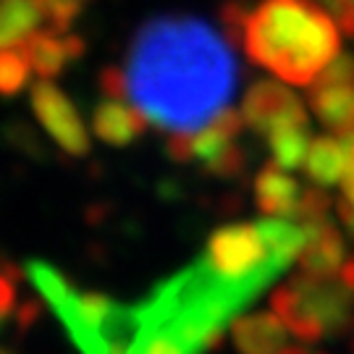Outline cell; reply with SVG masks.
I'll list each match as a JSON object with an SVG mask.
<instances>
[{
  "label": "cell",
  "mask_w": 354,
  "mask_h": 354,
  "mask_svg": "<svg viewBox=\"0 0 354 354\" xmlns=\"http://www.w3.org/2000/svg\"><path fill=\"white\" fill-rule=\"evenodd\" d=\"M231 42L194 16H155L131 39L127 100L168 134H189L210 124L239 82Z\"/></svg>",
  "instance_id": "cell-1"
},
{
  "label": "cell",
  "mask_w": 354,
  "mask_h": 354,
  "mask_svg": "<svg viewBox=\"0 0 354 354\" xmlns=\"http://www.w3.org/2000/svg\"><path fill=\"white\" fill-rule=\"evenodd\" d=\"M241 37L254 66L294 87H310L342 53V29L315 0H263Z\"/></svg>",
  "instance_id": "cell-2"
},
{
  "label": "cell",
  "mask_w": 354,
  "mask_h": 354,
  "mask_svg": "<svg viewBox=\"0 0 354 354\" xmlns=\"http://www.w3.org/2000/svg\"><path fill=\"white\" fill-rule=\"evenodd\" d=\"M26 276L84 354H124L137 333L134 304H118L97 291H79L55 266L29 260Z\"/></svg>",
  "instance_id": "cell-3"
},
{
  "label": "cell",
  "mask_w": 354,
  "mask_h": 354,
  "mask_svg": "<svg viewBox=\"0 0 354 354\" xmlns=\"http://www.w3.org/2000/svg\"><path fill=\"white\" fill-rule=\"evenodd\" d=\"M270 307L299 344H320L326 336L354 328V291L339 276L317 279L299 273L273 289Z\"/></svg>",
  "instance_id": "cell-4"
},
{
  "label": "cell",
  "mask_w": 354,
  "mask_h": 354,
  "mask_svg": "<svg viewBox=\"0 0 354 354\" xmlns=\"http://www.w3.org/2000/svg\"><path fill=\"white\" fill-rule=\"evenodd\" d=\"M32 111L42 129L48 131L58 147L74 158H84L89 152V131L76 111V105L58 89L50 79H42L32 87Z\"/></svg>",
  "instance_id": "cell-5"
},
{
  "label": "cell",
  "mask_w": 354,
  "mask_h": 354,
  "mask_svg": "<svg viewBox=\"0 0 354 354\" xmlns=\"http://www.w3.org/2000/svg\"><path fill=\"white\" fill-rule=\"evenodd\" d=\"M241 115H244V124L266 140L281 127L310 124L304 102L291 89L270 79H263L254 87H250V92L241 100Z\"/></svg>",
  "instance_id": "cell-6"
},
{
  "label": "cell",
  "mask_w": 354,
  "mask_h": 354,
  "mask_svg": "<svg viewBox=\"0 0 354 354\" xmlns=\"http://www.w3.org/2000/svg\"><path fill=\"white\" fill-rule=\"evenodd\" d=\"M244 124V115L241 111L234 108H223L221 113L215 115L210 124H205L197 131L189 134H171L165 142V150L168 155L176 160V163H189V160H200L203 165L213 163L218 155L236 145Z\"/></svg>",
  "instance_id": "cell-7"
},
{
  "label": "cell",
  "mask_w": 354,
  "mask_h": 354,
  "mask_svg": "<svg viewBox=\"0 0 354 354\" xmlns=\"http://www.w3.org/2000/svg\"><path fill=\"white\" fill-rule=\"evenodd\" d=\"M304 231H307V244L297 257L299 273L317 279H336L349 257L342 231L330 221V215L304 223Z\"/></svg>",
  "instance_id": "cell-8"
},
{
  "label": "cell",
  "mask_w": 354,
  "mask_h": 354,
  "mask_svg": "<svg viewBox=\"0 0 354 354\" xmlns=\"http://www.w3.org/2000/svg\"><path fill=\"white\" fill-rule=\"evenodd\" d=\"M21 48L29 55V64L35 68V74L39 79H53V76L61 74L66 66L79 61L87 53V42L74 32L53 35L48 29H39L37 35H32L21 42Z\"/></svg>",
  "instance_id": "cell-9"
},
{
  "label": "cell",
  "mask_w": 354,
  "mask_h": 354,
  "mask_svg": "<svg viewBox=\"0 0 354 354\" xmlns=\"http://www.w3.org/2000/svg\"><path fill=\"white\" fill-rule=\"evenodd\" d=\"M147 118L142 111L127 100H115V97H105L102 102L95 105L92 111V131L95 137H100L105 145L113 147H127L131 142H137L147 129Z\"/></svg>",
  "instance_id": "cell-10"
},
{
  "label": "cell",
  "mask_w": 354,
  "mask_h": 354,
  "mask_svg": "<svg viewBox=\"0 0 354 354\" xmlns=\"http://www.w3.org/2000/svg\"><path fill=\"white\" fill-rule=\"evenodd\" d=\"M304 189L299 181L286 174V168L268 163L254 178V203L270 218H291L297 215Z\"/></svg>",
  "instance_id": "cell-11"
},
{
  "label": "cell",
  "mask_w": 354,
  "mask_h": 354,
  "mask_svg": "<svg viewBox=\"0 0 354 354\" xmlns=\"http://www.w3.org/2000/svg\"><path fill=\"white\" fill-rule=\"evenodd\" d=\"M231 333L241 354H279L286 346L289 328L273 310L236 317L231 323Z\"/></svg>",
  "instance_id": "cell-12"
},
{
  "label": "cell",
  "mask_w": 354,
  "mask_h": 354,
  "mask_svg": "<svg viewBox=\"0 0 354 354\" xmlns=\"http://www.w3.org/2000/svg\"><path fill=\"white\" fill-rule=\"evenodd\" d=\"M310 108L330 134L346 137L354 131V84H336V87L313 84Z\"/></svg>",
  "instance_id": "cell-13"
},
{
  "label": "cell",
  "mask_w": 354,
  "mask_h": 354,
  "mask_svg": "<svg viewBox=\"0 0 354 354\" xmlns=\"http://www.w3.org/2000/svg\"><path fill=\"white\" fill-rule=\"evenodd\" d=\"M304 174L315 187H336L346 176V145L336 134H320L313 140L307 160H304Z\"/></svg>",
  "instance_id": "cell-14"
},
{
  "label": "cell",
  "mask_w": 354,
  "mask_h": 354,
  "mask_svg": "<svg viewBox=\"0 0 354 354\" xmlns=\"http://www.w3.org/2000/svg\"><path fill=\"white\" fill-rule=\"evenodd\" d=\"M45 26L35 0H0V50L21 45Z\"/></svg>",
  "instance_id": "cell-15"
},
{
  "label": "cell",
  "mask_w": 354,
  "mask_h": 354,
  "mask_svg": "<svg viewBox=\"0 0 354 354\" xmlns=\"http://www.w3.org/2000/svg\"><path fill=\"white\" fill-rule=\"evenodd\" d=\"M310 124H289V127L276 129L270 137H268V147H270V158L273 163L294 171L304 165L307 160V152H310Z\"/></svg>",
  "instance_id": "cell-16"
},
{
  "label": "cell",
  "mask_w": 354,
  "mask_h": 354,
  "mask_svg": "<svg viewBox=\"0 0 354 354\" xmlns=\"http://www.w3.org/2000/svg\"><path fill=\"white\" fill-rule=\"evenodd\" d=\"M35 68L29 64V55L21 45H13L0 50V95L3 97H16L29 87V79Z\"/></svg>",
  "instance_id": "cell-17"
},
{
  "label": "cell",
  "mask_w": 354,
  "mask_h": 354,
  "mask_svg": "<svg viewBox=\"0 0 354 354\" xmlns=\"http://www.w3.org/2000/svg\"><path fill=\"white\" fill-rule=\"evenodd\" d=\"M35 3L45 16V29L53 35H66L71 32V24L92 0H35Z\"/></svg>",
  "instance_id": "cell-18"
},
{
  "label": "cell",
  "mask_w": 354,
  "mask_h": 354,
  "mask_svg": "<svg viewBox=\"0 0 354 354\" xmlns=\"http://www.w3.org/2000/svg\"><path fill=\"white\" fill-rule=\"evenodd\" d=\"M250 6H247V0H226V3H221V8H218V19H221V29H223V35L231 45H236L239 37L244 35V24H247V19H250Z\"/></svg>",
  "instance_id": "cell-19"
},
{
  "label": "cell",
  "mask_w": 354,
  "mask_h": 354,
  "mask_svg": "<svg viewBox=\"0 0 354 354\" xmlns=\"http://www.w3.org/2000/svg\"><path fill=\"white\" fill-rule=\"evenodd\" d=\"M313 84H323V87L354 84V55L352 53H339V55L323 68V74L317 76Z\"/></svg>",
  "instance_id": "cell-20"
},
{
  "label": "cell",
  "mask_w": 354,
  "mask_h": 354,
  "mask_svg": "<svg viewBox=\"0 0 354 354\" xmlns=\"http://www.w3.org/2000/svg\"><path fill=\"white\" fill-rule=\"evenodd\" d=\"M244 165H247V155H244V150H241L239 145H231L223 155L215 158L213 163L205 165V171L218 178H234L244 171Z\"/></svg>",
  "instance_id": "cell-21"
},
{
  "label": "cell",
  "mask_w": 354,
  "mask_h": 354,
  "mask_svg": "<svg viewBox=\"0 0 354 354\" xmlns=\"http://www.w3.org/2000/svg\"><path fill=\"white\" fill-rule=\"evenodd\" d=\"M16 310V276L13 270L3 268L0 270V328L6 326V320Z\"/></svg>",
  "instance_id": "cell-22"
},
{
  "label": "cell",
  "mask_w": 354,
  "mask_h": 354,
  "mask_svg": "<svg viewBox=\"0 0 354 354\" xmlns=\"http://www.w3.org/2000/svg\"><path fill=\"white\" fill-rule=\"evenodd\" d=\"M100 89H102V95H105V97L127 100V74H124L121 68H102Z\"/></svg>",
  "instance_id": "cell-23"
},
{
  "label": "cell",
  "mask_w": 354,
  "mask_h": 354,
  "mask_svg": "<svg viewBox=\"0 0 354 354\" xmlns=\"http://www.w3.org/2000/svg\"><path fill=\"white\" fill-rule=\"evenodd\" d=\"M328 8L344 35L354 37V0H330Z\"/></svg>",
  "instance_id": "cell-24"
},
{
  "label": "cell",
  "mask_w": 354,
  "mask_h": 354,
  "mask_svg": "<svg viewBox=\"0 0 354 354\" xmlns=\"http://www.w3.org/2000/svg\"><path fill=\"white\" fill-rule=\"evenodd\" d=\"M344 145H346V176L342 181V192L344 194H349L354 197V131L352 134H346L342 137Z\"/></svg>",
  "instance_id": "cell-25"
},
{
  "label": "cell",
  "mask_w": 354,
  "mask_h": 354,
  "mask_svg": "<svg viewBox=\"0 0 354 354\" xmlns=\"http://www.w3.org/2000/svg\"><path fill=\"white\" fill-rule=\"evenodd\" d=\"M336 213L342 218V226L349 231V236L354 239V197L342 192V197L336 200Z\"/></svg>",
  "instance_id": "cell-26"
},
{
  "label": "cell",
  "mask_w": 354,
  "mask_h": 354,
  "mask_svg": "<svg viewBox=\"0 0 354 354\" xmlns=\"http://www.w3.org/2000/svg\"><path fill=\"white\" fill-rule=\"evenodd\" d=\"M339 279L344 281V286H346V289L354 291V254H352V257H346V263H344Z\"/></svg>",
  "instance_id": "cell-27"
},
{
  "label": "cell",
  "mask_w": 354,
  "mask_h": 354,
  "mask_svg": "<svg viewBox=\"0 0 354 354\" xmlns=\"http://www.w3.org/2000/svg\"><path fill=\"white\" fill-rule=\"evenodd\" d=\"M279 354H313L307 346H283Z\"/></svg>",
  "instance_id": "cell-28"
},
{
  "label": "cell",
  "mask_w": 354,
  "mask_h": 354,
  "mask_svg": "<svg viewBox=\"0 0 354 354\" xmlns=\"http://www.w3.org/2000/svg\"><path fill=\"white\" fill-rule=\"evenodd\" d=\"M0 354H13V352H8V349H3V346H0Z\"/></svg>",
  "instance_id": "cell-29"
},
{
  "label": "cell",
  "mask_w": 354,
  "mask_h": 354,
  "mask_svg": "<svg viewBox=\"0 0 354 354\" xmlns=\"http://www.w3.org/2000/svg\"><path fill=\"white\" fill-rule=\"evenodd\" d=\"M326 3H330V0H326Z\"/></svg>",
  "instance_id": "cell-30"
}]
</instances>
